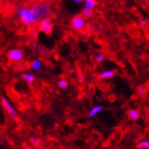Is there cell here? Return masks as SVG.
I'll list each match as a JSON object with an SVG mask.
<instances>
[{"label":"cell","mask_w":149,"mask_h":149,"mask_svg":"<svg viewBox=\"0 0 149 149\" xmlns=\"http://www.w3.org/2000/svg\"><path fill=\"white\" fill-rule=\"evenodd\" d=\"M22 79L23 80H25L28 84H32L35 80V76L30 72H23L22 75Z\"/></svg>","instance_id":"9c48e42d"},{"label":"cell","mask_w":149,"mask_h":149,"mask_svg":"<svg viewBox=\"0 0 149 149\" xmlns=\"http://www.w3.org/2000/svg\"><path fill=\"white\" fill-rule=\"evenodd\" d=\"M114 75H115V71L113 69H109V70H106V71H104L103 72H101L98 75V77L101 79H108L113 78Z\"/></svg>","instance_id":"ba28073f"},{"label":"cell","mask_w":149,"mask_h":149,"mask_svg":"<svg viewBox=\"0 0 149 149\" xmlns=\"http://www.w3.org/2000/svg\"><path fill=\"white\" fill-rule=\"evenodd\" d=\"M54 29V24L50 18H47L38 22V31L44 32L47 35L52 34Z\"/></svg>","instance_id":"5b68a950"},{"label":"cell","mask_w":149,"mask_h":149,"mask_svg":"<svg viewBox=\"0 0 149 149\" xmlns=\"http://www.w3.org/2000/svg\"><path fill=\"white\" fill-rule=\"evenodd\" d=\"M72 1L75 3H81V2H85V0H72Z\"/></svg>","instance_id":"7402d4cb"},{"label":"cell","mask_w":149,"mask_h":149,"mask_svg":"<svg viewBox=\"0 0 149 149\" xmlns=\"http://www.w3.org/2000/svg\"><path fill=\"white\" fill-rule=\"evenodd\" d=\"M16 13L20 21L27 26H31L37 22L34 12L31 7L26 6H20L16 8Z\"/></svg>","instance_id":"7a4b0ae2"},{"label":"cell","mask_w":149,"mask_h":149,"mask_svg":"<svg viewBox=\"0 0 149 149\" xmlns=\"http://www.w3.org/2000/svg\"><path fill=\"white\" fill-rule=\"evenodd\" d=\"M104 60V55L102 53H98L97 55L96 56V57H95V61H96L97 63H100Z\"/></svg>","instance_id":"ac0fdd59"},{"label":"cell","mask_w":149,"mask_h":149,"mask_svg":"<svg viewBox=\"0 0 149 149\" xmlns=\"http://www.w3.org/2000/svg\"><path fill=\"white\" fill-rule=\"evenodd\" d=\"M57 86H58L60 88H62V89H65V88H68L69 83H68V81H67L66 79H61L60 80H58Z\"/></svg>","instance_id":"9a60e30c"},{"label":"cell","mask_w":149,"mask_h":149,"mask_svg":"<svg viewBox=\"0 0 149 149\" xmlns=\"http://www.w3.org/2000/svg\"><path fill=\"white\" fill-rule=\"evenodd\" d=\"M148 5H149V3H148Z\"/></svg>","instance_id":"603a6c76"},{"label":"cell","mask_w":149,"mask_h":149,"mask_svg":"<svg viewBox=\"0 0 149 149\" xmlns=\"http://www.w3.org/2000/svg\"><path fill=\"white\" fill-rule=\"evenodd\" d=\"M31 7L34 12L37 22H39L42 20L49 18V16L52 13V8H51L50 4H48L47 2H45V1L36 2V3L32 4Z\"/></svg>","instance_id":"6da1fadb"},{"label":"cell","mask_w":149,"mask_h":149,"mask_svg":"<svg viewBox=\"0 0 149 149\" xmlns=\"http://www.w3.org/2000/svg\"><path fill=\"white\" fill-rule=\"evenodd\" d=\"M80 15L82 16L85 20H88V19H89V18L92 17V15H93V10L88 9V8H86V7L84 6V7L82 8V10H81Z\"/></svg>","instance_id":"8fae6325"},{"label":"cell","mask_w":149,"mask_h":149,"mask_svg":"<svg viewBox=\"0 0 149 149\" xmlns=\"http://www.w3.org/2000/svg\"><path fill=\"white\" fill-rule=\"evenodd\" d=\"M146 23H147V22H146L145 19H141V20L139 21V24H140L141 27H146Z\"/></svg>","instance_id":"ffe728a7"},{"label":"cell","mask_w":149,"mask_h":149,"mask_svg":"<svg viewBox=\"0 0 149 149\" xmlns=\"http://www.w3.org/2000/svg\"><path fill=\"white\" fill-rule=\"evenodd\" d=\"M97 6L96 0H85V7L93 10Z\"/></svg>","instance_id":"5bb4252c"},{"label":"cell","mask_w":149,"mask_h":149,"mask_svg":"<svg viewBox=\"0 0 149 149\" xmlns=\"http://www.w3.org/2000/svg\"><path fill=\"white\" fill-rule=\"evenodd\" d=\"M38 54H39V55L44 56V55H46V51H45L43 48H41V49H39V50H38Z\"/></svg>","instance_id":"44dd1931"},{"label":"cell","mask_w":149,"mask_h":149,"mask_svg":"<svg viewBox=\"0 0 149 149\" xmlns=\"http://www.w3.org/2000/svg\"><path fill=\"white\" fill-rule=\"evenodd\" d=\"M1 104H2V106L5 109V111L13 118V119H17L18 118V113L15 110V108L13 107V105L8 101V99L2 96L1 97Z\"/></svg>","instance_id":"277c9868"},{"label":"cell","mask_w":149,"mask_h":149,"mask_svg":"<svg viewBox=\"0 0 149 149\" xmlns=\"http://www.w3.org/2000/svg\"><path fill=\"white\" fill-rule=\"evenodd\" d=\"M42 68V62L38 60V59H35L31 62V69L32 71H39Z\"/></svg>","instance_id":"7c38bea8"},{"label":"cell","mask_w":149,"mask_h":149,"mask_svg":"<svg viewBox=\"0 0 149 149\" xmlns=\"http://www.w3.org/2000/svg\"><path fill=\"white\" fill-rule=\"evenodd\" d=\"M7 58L13 63H20L23 60L24 53L20 48H13L6 53Z\"/></svg>","instance_id":"3957f363"},{"label":"cell","mask_w":149,"mask_h":149,"mask_svg":"<svg viewBox=\"0 0 149 149\" xmlns=\"http://www.w3.org/2000/svg\"><path fill=\"white\" fill-rule=\"evenodd\" d=\"M127 115L128 118L131 120H138L140 118V113L139 111L136 110V109H130L127 112Z\"/></svg>","instance_id":"52a82bcc"},{"label":"cell","mask_w":149,"mask_h":149,"mask_svg":"<svg viewBox=\"0 0 149 149\" xmlns=\"http://www.w3.org/2000/svg\"><path fill=\"white\" fill-rule=\"evenodd\" d=\"M102 110H103V106L102 105H96V106H94L92 109L89 111V113H88V117L89 118L95 117L96 115H97Z\"/></svg>","instance_id":"30bf717a"},{"label":"cell","mask_w":149,"mask_h":149,"mask_svg":"<svg viewBox=\"0 0 149 149\" xmlns=\"http://www.w3.org/2000/svg\"><path fill=\"white\" fill-rule=\"evenodd\" d=\"M137 92L140 97H145L146 95V88L144 86H139L137 89Z\"/></svg>","instance_id":"e0dca14e"},{"label":"cell","mask_w":149,"mask_h":149,"mask_svg":"<svg viewBox=\"0 0 149 149\" xmlns=\"http://www.w3.org/2000/svg\"><path fill=\"white\" fill-rule=\"evenodd\" d=\"M71 25L72 27V29L75 31H81L85 28V25H86V20L81 16L80 15L74 16L72 19L71 22Z\"/></svg>","instance_id":"8992f818"},{"label":"cell","mask_w":149,"mask_h":149,"mask_svg":"<svg viewBox=\"0 0 149 149\" xmlns=\"http://www.w3.org/2000/svg\"><path fill=\"white\" fill-rule=\"evenodd\" d=\"M78 77H79V80L80 81V82H82V81L85 79V76H84V74L82 72H79Z\"/></svg>","instance_id":"d6986e66"},{"label":"cell","mask_w":149,"mask_h":149,"mask_svg":"<svg viewBox=\"0 0 149 149\" xmlns=\"http://www.w3.org/2000/svg\"><path fill=\"white\" fill-rule=\"evenodd\" d=\"M30 142L35 147H41L43 146V141L41 139H37V138H31Z\"/></svg>","instance_id":"4fadbf2b"},{"label":"cell","mask_w":149,"mask_h":149,"mask_svg":"<svg viewBox=\"0 0 149 149\" xmlns=\"http://www.w3.org/2000/svg\"><path fill=\"white\" fill-rule=\"evenodd\" d=\"M139 148H145V149H149V140H141L138 144Z\"/></svg>","instance_id":"2e32d148"}]
</instances>
